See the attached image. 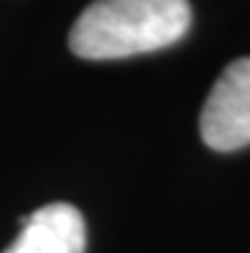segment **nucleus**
<instances>
[{
  "label": "nucleus",
  "instance_id": "obj_3",
  "mask_svg": "<svg viewBox=\"0 0 250 253\" xmlns=\"http://www.w3.org/2000/svg\"><path fill=\"white\" fill-rule=\"evenodd\" d=\"M84 217L74 205L51 202L21 217V233L3 253H84Z\"/></svg>",
  "mask_w": 250,
  "mask_h": 253
},
{
  "label": "nucleus",
  "instance_id": "obj_2",
  "mask_svg": "<svg viewBox=\"0 0 250 253\" xmlns=\"http://www.w3.org/2000/svg\"><path fill=\"white\" fill-rule=\"evenodd\" d=\"M199 133L214 151H238L250 143V56L225 67L204 100Z\"/></svg>",
  "mask_w": 250,
  "mask_h": 253
},
{
  "label": "nucleus",
  "instance_id": "obj_1",
  "mask_svg": "<svg viewBox=\"0 0 250 253\" xmlns=\"http://www.w3.org/2000/svg\"><path fill=\"white\" fill-rule=\"evenodd\" d=\"M192 26L189 0H95L69 31V49L82 59H125L166 49Z\"/></svg>",
  "mask_w": 250,
  "mask_h": 253
}]
</instances>
